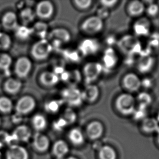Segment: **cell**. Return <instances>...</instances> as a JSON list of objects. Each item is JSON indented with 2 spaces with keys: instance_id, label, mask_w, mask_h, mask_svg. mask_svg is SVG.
<instances>
[{
  "instance_id": "44dd1931",
  "label": "cell",
  "mask_w": 159,
  "mask_h": 159,
  "mask_svg": "<svg viewBox=\"0 0 159 159\" xmlns=\"http://www.w3.org/2000/svg\"><path fill=\"white\" fill-rule=\"evenodd\" d=\"M103 128L101 123L98 121H93L91 122L86 129V133L89 137L91 139H97L103 133Z\"/></svg>"
},
{
  "instance_id": "f5cc1de1",
  "label": "cell",
  "mask_w": 159,
  "mask_h": 159,
  "mask_svg": "<svg viewBox=\"0 0 159 159\" xmlns=\"http://www.w3.org/2000/svg\"><path fill=\"white\" fill-rule=\"evenodd\" d=\"M57 159H62L61 158H57Z\"/></svg>"
},
{
  "instance_id": "4316f807",
  "label": "cell",
  "mask_w": 159,
  "mask_h": 159,
  "mask_svg": "<svg viewBox=\"0 0 159 159\" xmlns=\"http://www.w3.org/2000/svg\"><path fill=\"white\" fill-rule=\"evenodd\" d=\"M142 128L144 131L148 133H157L159 128V122L154 118H145L142 122Z\"/></svg>"
},
{
  "instance_id": "ffe728a7",
  "label": "cell",
  "mask_w": 159,
  "mask_h": 159,
  "mask_svg": "<svg viewBox=\"0 0 159 159\" xmlns=\"http://www.w3.org/2000/svg\"><path fill=\"white\" fill-rule=\"evenodd\" d=\"M134 32L138 36H146L150 30V24L148 20L140 19L134 23L133 27Z\"/></svg>"
},
{
  "instance_id": "cb8c5ba5",
  "label": "cell",
  "mask_w": 159,
  "mask_h": 159,
  "mask_svg": "<svg viewBox=\"0 0 159 159\" xmlns=\"http://www.w3.org/2000/svg\"><path fill=\"white\" fill-rule=\"evenodd\" d=\"M12 134L16 141L26 142L30 139L31 131L26 125H20L15 129Z\"/></svg>"
},
{
  "instance_id": "4dcf8cb0",
  "label": "cell",
  "mask_w": 159,
  "mask_h": 159,
  "mask_svg": "<svg viewBox=\"0 0 159 159\" xmlns=\"http://www.w3.org/2000/svg\"><path fill=\"white\" fill-rule=\"evenodd\" d=\"M64 102L61 99H51L45 104V110L50 114H56L59 111Z\"/></svg>"
},
{
  "instance_id": "5bb4252c",
  "label": "cell",
  "mask_w": 159,
  "mask_h": 159,
  "mask_svg": "<svg viewBox=\"0 0 159 159\" xmlns=\"http://www.w3.org/2000/svg\"><path fill=\"white\" fill-rule=\"evenodd\" d=\"M60 80L69 85V86L77 87L82 81L83 76L81 72L77 69L65 71L60 75Z\"/></svg>"
},
{
  "instance_id": "db71d44e",
  "label": "cell",
  "mask_w": 159,
  "mask_h": 159,
  "mask_svg": "<svg viewBox=\"0 0 159 159\" xmlns=\"http://www.w3.org/2000/svg\"><path fill=\"white\" fill-rule=\"evenodd\" d=\"M0 123H1V119H0Z\"/></svg>"
},
{
  "instance_id": "ee69618b",
  "label": "cell",
  "mask_w": 159,
  "mask_h": 159,
  "mask_svg": "<svg viewBox=\"0 0 159 159\" xmlns=\"http://www.w3.org/2000/svg\"><path fill=\"white\" fill-rule=\"evenodd\" d=\"M96 16L99 17L102 20H104L109 16V9L101 6V7L98 9Z\"/></svg>"
},
{
  "instance_id": "d6a6232c",
  "label": "cell",
  "mask_w": 159,
  "mask_h": 159,
  "mask_svg": "<svg viewBox=\"0 0 159 159\" xmlns=\"http://www.w3.org/2000/svg\"><path fill=\"white\" fill-rule=\"evenodd\" d=\"M32 125L37 130H43L47 125V120L41 114H36L32 118Z\"/></svg>"
},
{
  "instance_id": "4fadbf2b",
  "label": "cell",
  "mask_w": 159,
  "mask_h": 159,
  "mask_svg": "<svg viewBox=\"0 0 159 159\" xmlns=\"http://www.w3.org/2000/svg\"><path fill=\"white\" fill-rule=\"evenodd\" d=\"M48 41L57 42L61 45L66 44L71 40V35L69 30L64 28H56L49 32Z\"/></svg>"
},
{
  "instance_id": "d590c367",
  "label": "cell",
  "mask_w": 159,
  "mask_h": 159,
  "mask_svg": "<svg viewBox=\"0 0 159 159\" xmlns=\"http://www.w3.org/2000/svg\"><path fill=\"white\" fill-rule=\"evenodd\" d=\"M12 64V58L8 54L0 53V70H8Z\"/></svg>"
},
{
  "instance_id": "30bf717a",
  "label": "cell",
  "mask_w": 159,
  "mask_h": 159,
  "mask_svg": "<svg viewBox=\"0 0 159 159\" xmlns=\"http://www.w3.org/2000/svg\"><path fill=\"white\" fill-rule=\"evenodd\" d=\"M32 69V62L30 58L21 57L15 62V72L18 77L25 78L28 77Z\"/></svg>"
},
{
  "instance_id": "7c38bea8",
  "label": "cell",
  "mask_w": 159,
  "mask_h": 159,
  "mask_svg": "<svg viewBox=\"0 0 159 159\" xmlns=\"http://www.w3.org/2000/svg\"><path fill=\"white\" fill-rule=\"evenodd\" d=\"M119 61L117 53L113 48H108L104 52L102 58V65L104 69L112 70L117 65Z\"/></svg>"
},
{
  "instance_id": "f1b7e54d",
  "label": "cell",
  "mask_w": 159,
  "mask_h": 159,
  "mask_svg": "<svg viewBox=\"0 0 159 159\" xmlns=\"http://www.w3.org/2000/svg\"><path fill=\"white\" fill-rule=\"evenodd\" d=\"M53 151L54 155L58 158L64 157L69 151L67 144L63 141L59 140L55 143L54 145Z\"/></svg>"
},
{
  "instance_id": "e0dca14e",
  "label": "cell",
  "mask_w": 159,
  "mask_h": 159,
  "mask_svg": "<svg viewBox=\"0 0 159 159\" xmlns=\"http://www.w3.org/2000/svg\"><path fill=\"white\" fill-rule=\"evenodd\" d=\"M7 159H28V154L26 149L17 144H12L7 152Z\"/></svg>"
},
{
  "instance_id": "7bdbcfd3",
  "label": "cell",
  "mask_w": 159,
  "mask_h": 159,
  "mask_svg": "<svg viewBox=\"0 0 159 159\" xmlns=\"http://www.w3.org/2000/svg\"><path fill=\"white\" fill-rule=\"evenodd\" d=\"M159 11V7L157 4H150L147 8V13L151 16H155Z\"/></svg>"
},
{
  "instance_id": "8d00e7d4",
  "label": "cell",
  "mask_w": 159,
  "mask_h": 159,
  "mask_svg": "<svg viewBox=\"0 0 159 159\" xmlns=\"http://www.w3.org/2000/svg\"><path fill=\"white\" fill-rule=\"evenodd\" d=\"M100 159H116L115 151L111 147L109 146L103 147L99 153Z\"/></svg>"
},
{
  "instance_id": "74e56055",
  "label": "cell",
  "mask_w": 159,
  "mask_h": 159,
  "mask_svg": "<svg viewBox=\"0 0 159 159\" xmlns=\"http://www.w3.org/2000/svg\"><path fill=\"white\" fill-rule=\"evenodd\" d=\"M152 97L148 93H141L139 94L137 97V101L139 104V107L146 108L147 106L151 104Z\"/></svg>"
},
{
  "instance_id": "836d02e7",
  "label": "cell",
  "mask_w": 159,
  "mask_h": 159,
  "mask_svg": "<svg viewBox=\"0 0 159 159\" xmlns=\"http://www.w3.org/2000/svg\"><path fill=\"white\" fill-rule=\"evenodd\" d=\"M69 139L73 144L80 145L84 142L83 134L80 129L75 128L72 129L69 133Z\"/></svg>"
},
{
  "instance_id": "f35d334b",
  "label": "cell",
  "mask_w": 159,
  "mask_h": 159,
  "mask_svg": "<svg viewBox=\"0 0 159 159\" xmlns=\"http://www.w3.org/2000/svg\"><path fill=\"white\" fill-rule=\"evenodd\" d=\"M62 117L66 122L67 125H69L75 122L77 118V115L73 109L69 107L65 110Z\"/></svg>"
},
{
  "instance_id": "83f0119b",
  "label": "cell",
  "mask_w": 159,
  "mask_h": 159,
  "mask_svg": "<svg viewBox=\"0 0 159 159\" xmlns=\"http://www.w3.org/2000/svg\"><path fill=\"white\" fill-rule=\"evenodd\" d=\"M154 60L153 58L150 57L144 56L141 58L138 64V70L140 72L146 73L151 70L153 67Z\"/></svg>"
},
{
  "instance_id": "d6986e66",
  "label": "cell",
  "mask_w": 159,
  "mask_h": 159,
  "mask_svg": "<svg viewBox=\"0 0 159 159\" xmlns=\"http://www.w3.org/2000/svg\"><path fill=\"white\" fill-rule=\"evenodd\" d=\"M145 11V7L140 1H132L127 6V11L128 15L132 17H138L142 15Z\"/></svg>"
},
{
  "instance_id": "e575fe53",
  "label": "cell",
  "mask_w": 159,
  "mask_h": 159,
  "mask_svg": "<svg viewBox=\"0 0 159 159\" xmlns=\"http://www.w3.org/2000/svg\"><path fill=\"white\" fill-rule=\"evenodd\" d=\"M13 109V102L9 98L5 96L0 97V111L7 114L11 112Z\"/></svg>"
},
{
  "instance_id": "3957f363",
  "label": "cell",
  "mask_w": 159,
  "mask_h": 159,
  "mask_svg": "<svg viewBox=\"0 0 159 159\" xmlns=\"http://www.w3.org/2000/svg\"><path fill=\"white\" fill-rule=\"evenodd\" d=\"M53 51L50 41L48 39H40L33 45L30 54L35 60L42 61L49 58Z\"/></svg>"
},
{
  "instance_id": "6da1fadb",
  "label": "cell",
  "mask_w": 159,
  "mask_h": 159,
  "mask_svg": "<svg viewBox=\"0 0 159 159\" xmlns=\"http://www.w3.org/2000/svg\"><path fill=\"white\" fill-rule=\"evenodd\" d=\"M135 105V98L129 93H122L118 95L115 102L116 110L125 116L133 114L136 109Z\"/></svg>"
},
{
  "instance_id": "52a82bcc",
  "label": "cell",
  "mask_w": 159,
  "mask_h": 159,
  "mask_svg": "<svg viewBox=\"0 0 159 159\" xmlns=\"http://www.w3.org/2000/svg\"><path fill=\"white\" fill-rule=\"evenodd\" d=\"M78 48V51L81 56L89 57L98 53L100 44L97 39L86 38L80 41Z\"/></svg>"
},
{
  "instance_id": "f546056e",
  "label": "cell",
  "mask_w": 159,
  "mask_h": 159,
  "mask_svg": "<svg viewBox=\"0 0 159 159\" xmlns=\"http://www.w3.org/2000/svg\"><path fill=\"white\" fill-rule=\"evenodd\" d=\"M16 37L21 40H26L32 35V28L27 26H19L15 30Z\"/></svg>"
},
{
  "instance_id": "9a60e30c",
  "label": "cell",
  "mask_w": 159,
  "mask_h": 159,
  "mask_svg": "<svg viewBox=\"0 0 159 159\" xmlns=\"http://www.w3.org/2000/svg\"><path fill=\"white\" fill-rule=\"evenodd\" d=\"M82 93L83 101L90 103L97 101L100 95L99 88L93 84L86 85L84 90L82 91Z\"/></svg>"
},
{
  "instance_id": "681fc988",
  "label": "cell",
  "mask_w": 159,
  "mask_h": 159,
  "mask_svg": "<svg viewBox=\"0 0 159 159\" xmlns=\"http://www.w3.org/2000/svg\"><path fill=\"white\" fill-rule=\"evenodd\" d=\"M157 143H159V128L157 130Z\"/></svg>"
},
{
  "instance_id": "7dc6e473",
  "label": "cell",
  "mask_w": 159,
  "mask_h": 159,
  "mask_svg": "<svg viewBox=\"0 0 159 159\" xmlns=\"http://www.w3.org/2000/svg\"><path fill=\"white\" fill-rule=\"evenodd\" d=\"M106 41L107 45L109 46L110 48H111V46L113 45L114 43L115 44V43H117V41L116 40L115 37L112 36V35H110L109 37H107L106 40Z\"/></svg>"
},
{
  "instance_id": "ab89813d",
  "label": "cell",
  "mask_w": 159,
  "mask_h": 159,
  "mask_svg": "<svg viewBox=\"0 0 159 159\" xmlns=\"http://www.w3.org/2000/svg\"><path fill=\"white\" fill-rule=\"evenodd\" d=\"M11 37L4 33H0V50H8L11 47Z\"/></svg>"
},
{
  "instance_id": "2e32d148",
  "label": "cell",
  "mask_w": 159,
  "mask_h": 159,
  "mask_svg": "<svg viewBox=\"0 0 159 159\" xmlns=\"http://www.w3.org/2000/svg\"><path fill=\"white\" fill-rule=\"evenodd\" d=\"M60 78L53 71H43L39 76V82L43 86L52 88L56 86L60 81Z\"/></svg>"
},
{
  "instance_id": "816d5d0a",
  "label": "cell",
  "mask_w": 159,
  "mask_h": 159,
  "mask_svg": "<svg viewBox=\"0 0 159 159\" xmlns=\"http://www.w3.org/2000/svg\"><path fill=\"white\" fill-rule=\"evenodd\" d=\"M67 159H75V157H69V158H67Z\"/></svg>"
},
{
  "instance_id": "d4e9b609",
  "label": "cell",
  "mask_w": 159,
  "mask_h": 159,
  "mask_svg": "<svg viewBox=\"0 0 159 159\" xmlns=\"http://www.w3.org/2000/svg\"><path fill=\"white\" fill-rule=\"evenodd\" d=\"M34 146L38 151L44 152L48 149L50 142L48 138L40 134H35L33 142Z\"/></svg>"
},
{
  "instance_id": "b9f144b4",
  "label": "cell",
  "mask_w": 159,
  "mask_h": 159,
  "mask_svg": "<svg viewBox=\"0 0 159 159\" xmlns=\"http://www.w3.org/2000/svg\"><path fill=\"white\" fill-rule=\"evenodd\" d=\"M67 125H68L67 123L65 120L64 119L61 117V118H59L53 123V128L57 130L60 131V130H62V129H64Z\"/></svg>"
},
{
  "instance_id": "603a6c76",
  "label": "cell",
  "mask_w": 159,
  "mask_h": 159,
  "mask_svg": "<svg viewBox=\"0 0 159 159\" xmlns=\"http://www.w3.org/2000/svg\"><path fill=\"white\" fill-rule=\"evenodd\" d=\"M22 84L20 80L11 78L7 80L4 84V89L9 94L14 95L19 92Z\"/></svg>"
},
{
  "instance_id": "9c48e42d",
  "label": "cell",
  "mask_w": 159,
  "mask_h": 159,
  "mask_svg": "<svg viewBox=\"0 0 159 159\" xmlns=\"http://www.w3.org/2000/svg\"><path fill=\"white\" fill-rule=\"evenodd\" d=\"M54 6L50 1H42L37 3L35 13L36 16L42 20H48L53 16Z\"/></svg>"
},
{
  "instance_id": "60d3db41",
  "label": "cell",
  "mask_w": 159,
  "mask_h": 159,
  "mask_svg": "<svg viewBox=\"0 0 159 159\" xmlns=\"http://www.w3.org/2000/svg\"><path fill=\"white\" fill-rule=\"evenodd\" d=\"M73 4L76 8L80 11H85L90 8L93 1L91 0H74Z\"/></svg>"
},
{
  "instance_id": "8992f818",
  "label": "cell",
  "mask_w": 159,
  "mask_h": 159,
  "mask_svg": "<svg viewBox=\"0 0 159 159\" xmlns=\"http://www.w3.org/2000/svg\"><path fill=\"white\" fill-rule=\"evenodd\" d=\"M119 49L123 53L132 56L140 50V44L135 37L130 35L123 36L117 43Z\"/></svg>"
},
{
  "instance_id": "484cf974",
  "label": "cell",
  "mask_w": 159,
  "mask_h": 159,
  "mask_svg": "<svg viewBox=\"0 0 159 159\" xmlns=\"http://www.w3.org/2000/svg\"><path fill=\"white\" fill-rule=\"evenodd\" d=\"M20 19L23 23V25L27 26L34 21L36 15L34 11L32 9L27 7L23 9L20 14Z\"/></svg>"
},
{
  "instance_id": "8fae6325",
  "label": "cell",
  "mask_w": 159,
  "mask_h": 159,
  "mask_svg": "<svg viewBox=\"0 0 159 159\" xmlns=\"http://www.w3.org/2000/svg\"><path fill=\"white\" fill-rule=\"evenodd\" d=\"M123 88L129 93L136 92L141 86V80L137 75L134 73H128L125 75L122 80Z\"/></svg>"
},
{
  "instance_id": "bcb514c9",
  "label": "cell",
  "mask_w": 159,
  "mask_h": 159,
  "mask_svg": "<svg viewBox=\"0 0 159 159\" xmlns=\"http://www.w3.org/2000/svg\"><path fill=\"white\" fill-rule=\"evenodd\" d=\"M118 3V1L117 0H112V1H106V0H103L100 1V3L101 6L105 7L106 8L108 9L114 8Z\"/></svg>"
},
{
  "instance_id": "7a4b0ae2",
  "label": "cell",
  "mask_w": 159,
  "mask_h": 159,
  "mask_svg": "<svg viewBox=\"0 0 159 159\" xmlns=\"http://www.w3.org/2000/svg\"><path fill=\"white\" fill-rule=\"evenodd\" d=\"M60 96L64 103L66 104L71 108L80 107L84 102L82 91L77 87L67 86L63 89L60 93Z\"/></svg>"
},
{
  "instance_id": "277c9868",
  "label": "cell",
  "mask_w": 159,
  "mask_h": 159,
  "mask_svg": "<svg viewBox=\"0 0 159 159\" xmlns=\"http://www.w3.org/2000/svg\"><path fill=\"white\" fill-rule=\"evenodd\" d=\"M103 67L101 63L91 61L85 64L82 71V76L86 85L93 84L101 75Z\"/></svg>"
},
{
  "instance_id": "5b68a950",
  "label": "cell",
  "mask_w": 159,
  "mask_h": 159,
  "mask_svg": "<svg viewBox=\"0 0 159 159\" xmlns=\"http://www.w3.org/2000/svg\"><path fill=\"white\" fill-rule=\"evenodd\" d=\"M103 28V20L96 15L87 17L80 25V30L82 32L89 35L98 34L102 31Z\"/></svg>"
},
{
  "instance_id": "f907efd6",
  "label": "cell",
  "mask_w": 159,
  "mask_h": 159,
  "mask_svg": "<svg viewBox=\"0 0 159 159\" xmlns=\"http://www.w3.org/2000/svg\"><path fill=\"white\" fill-rule=\"evenodd\" d=\"M157 121L159 122V112H158V114H157Z\"/></svg>"
},
{
  "instance_id": "ba28073f",
  "label": "cell",
  "mask_w": 159,
  "mask_h": 159,
  "mask_svg": "<svg viewBox=\"0 0 159 159\" xmlns=\"http://www.w3.org/2000/svg\"><path fill=\"white\" fill-rule=\"evenodd\" d=\"M37 106L35 99L30 95H25L21 97L15 106V110L17 114L24 115L32 112Z\"/></svg>"
},
{
  "instance_id": "ac0fdd59",
  "label": "cell",
  "mask_w": 159,
  "mask_h": 159,
  "mask_svg": "<svg viewBox=\"0 0 159 159\" xmlns=\"http://www.w3.org/2000/svg\"><path fill=\"white\" fill-rule=\"evenodd\" d=\"M2 25L6 30H15L19 26L17 15L13 11L5 13L2 17Z\"/></svg>"
},
{
  "instance_id": "f6af8a7d",
  "label": "cell",
  "mask_w": 159,
  "mask_h": 159,
  "mask_svg": "<svg viewBox=\"0 0 159 159\" xmlns=\"http://www.w3.org/2000/svg\"><path fill=\"white\" fill-rule=\"evenodd\" d=\"M146 108L145 107H139L138 109L135 110V111L134 112V117L136 119H141V118H143L144 116H146Z\"/></svg>"
},
{
  "instance_id": "c3c4849f",
  "label": "cell",
  "mask_w": 159,
  "mask_h": 159,
  "mask_svg": "<svg viewBox=\"0 0 159 159\" xmlns=\"http://www.w3.org/2000/svg\"><path fill=\"white\" fill-rule=\"evenodd\" d=\"M152 84V83L151 80L148 78H146V79L141 80V86H144V88H151Z\"/></svg>"
},
{
  "instance_id": "1f68e13d",
  "label": "cell",
  "mask_w": 159,
  "mask_h": 159,
  "mask_svg": "<svg viewBox=\"0 0 159 159\" xmlns=\"http://www.w3.org/2000/svg\"><path fill=\"white\" fill-rule=\"evenodd\" d=\"M63 57L67 62L76 63L80 60L81 55L78 50H66L63 52Z\"/></svg>"
},
{
  "instance_id": "7402d4cb",
  "label": "cell",
  "mask_w": 159,
  "mask_h": 159,
  "mask_svg": "<svg viewBox=\"0 0 159 159\" xmlns=\"http://www.w3.org/2000/svg\"><path fill=\"white\" fill-rule=\"evenodd\" d=\"M33 35L39 37L40 39H46L48 32V25L46 22L38 21L35 22L32 27Z\"/></svg>"
}]
</instances>
